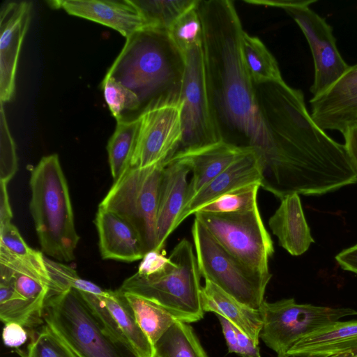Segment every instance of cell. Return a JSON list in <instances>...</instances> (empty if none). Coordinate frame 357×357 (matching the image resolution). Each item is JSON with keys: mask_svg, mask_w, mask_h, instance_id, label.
I'll return each mask as SVG.
<instances>
[{"mask_svg": "<svg viewBox=\"0 0 357 357\" xmlns=\"http://www.w3.org/2000/svg\"><path fill=\"white\" fill-rule=\"evenodd\" d=\"M197 9L203 31L206 86L217 132L221 141L254 149L262 162L271 151L272 142L243 61L244 30L234 2L199 0Z\"/></svg>", "mask_w": 357, "mask_h": 357, "instance_id": "cell-1", "label": "cell"}, {"mask_svg": "<svg viewBox=\"0 0 357 357\" xmlns=\"http://www.w3.org/2000/svg\"><path fill=\"white\" fill-rule=\"evenodd\" d=\"M43 320L77 357H140L99 295L73 287L50 294Z\"/></svg>", "mask_w": 357, "mask_h": 357, "instance_id": "cell-2", "label": "cell"}, {"mask_svg": "<svg viewBox=\"0 0 357 357\" xmlns=\"http://www.w3.org/2000/svg\"><path fill=\"white\" fill-rule=\"evenodd\" d=\"M185 68L167 31L147 27L126 38L106 75L132 91L143 109L158 99L181 96Z\"/></svg>", "mask_w": 357, "mask_h": 357, "instance_id": "cell-3", "label": "cell"}, {"mask_svg": "<svg viewBox=\"0 0 357 357\" xmlns=\"http://www.w3.org/2000/svg\"><path fill=\"white\" fill-rule=\"evenodd\" d=\"M29 185V209L43 253L57 261H73L79 236L57 154L40 159L31 171Z\"/></svg>", "mask_w": 357, "mask_h": 357, "instance_id": "cell-4", "label": "cell"}, {"mask_svg": "<svg viewBox=\"0 0 357 357\" xmlns=\"http://www.w3.org/2000/svg\"><path fill=\"white\" fill-rule=\"evenodd\" d=\"M255 89L269 135H279L328 163L354 170L344 144L312 120L302 91L284 81L255 84Z\"/></svg>", "mask_w": 357, "mask_h": 357, "instance_id": "cell-5", "label": "cell"}, {"mask_svg": "<svg viewBox=\"0 0 357 357\" xmlns=\"http://www.w3.org/2000/svg\"><path fill=\"white\" fill-rule=\"evenodd\" d=\"M167 267L159 273H136L119 289L147 298L169 312L176 320L193 323L204 317L201 303V275L190 242L183 238L174 248Z\"/></svg>", "mask_w": 357, "mask_h": 357, "instance_id": "cell-6", "label": "cell"}, {"mask_svg": "<svg viewBox=\"0 0 357 357\" xmlns=\"http://www.w3.org/2000/svg\"><path fill=\"white\" fill-rule=\"evenodd\" d=\"M191 232L201 276L242 303L259 310L272 275L257 272L233 256L196 218Z\"/></svg>", "mask_w": 357, "mask_h": 357, "instance_id": "cell-7", "label": "cell"}, {"mask_svg": "<svg viewBox=\"0 0 357 357\" xmlns=\"http://www.w3.org/2000/svg\"><path fill=\"white\" fill-rule=\"evenodd\" d=\"M165 165L130 166L110 188L99 207L129 222L138 232L146 252L156 248L160 183Z\"/></svg>", "mask_w": 357, "mask_h": 357, "instance_id": "cell-8", "label": "cell"}, {"mask_svg": "<svg viewBox=\"0 0 357 357\" xmlns=\"http://www.w3.org/2000/svg\"><path fill=\"white\" fill-rule=\"evenodd\" d=\"M194 215L233 256L257 272L271 274L268 261L274 253L273 242L258 206L235 213L197 211Z\"/></svg>", "mask_w": 357, "mask_h": 357, "instance_id": "cell-9", "label": "cell"}, {"mask_svg": "<svg viewBox=\"0 0 357 357\" xmlns=\"http://www.w3.org/2000/svg\"><path fill=\"white\" fill-rule=\"evenodd\" d=\"M315 0H245L250 4L283 9L298 25L310 48L314 76L312 97L325 92L348 70L336 45L332 26L315 13L310 5Z\"/></svg>", "mask_w": 357, "mask_h": 357, "instance_id": "cell-10", "label": "cell"}, {"mask_svg": "<svg viewBox=\"0 0 357 357\" xmlns=\"http://www.w3.org/2000/svg\"><path fill=\"white\" fill-rule=\"evenodd\" d=\"M259 311L263 320L260 338L277 355L287 354L298 340L326 324L357 315L352 308L301 304L292 298L264 301Z\"/></svg>", "mask_w": 357, "mask_h": 357, "instance_id": "cell-11", "label": "cell"}, {"mask_svg": "<svg viewBox=\"0 0 357 357\" xmlns=\"http://www.w3.org/2000/svg\"><path fill=\"white\" fill-rule=\"evenodd\" d=\"M181 96L158 99L139 113V126L130 166L163 164L177 151L183 137Z\"/></svg>", "mask_w": 357, "mask_h": 357, "instance_id": "cell-12", "label": "cell"}, {"mask_svg": "<svg viewBox=\"0 0 357 357\" xmlns=\"http://www.w3.org/2000/svg\"><path fill=\"white\" fill-rule=\"evenodd\" d=\"M185 73L181 89L183 137L176 153L199 149L221 141L211 113L202 45L189 50L185 54Z\"/></svg>", "mask_w": 357, "mask_h": 357, "instance_id": "cell-13", "label": "cell"}, {"mask_svg": "<svg viewBox=\"0 0 357 357\" xmlns=\"http://www.w3.org/2000/svg\"><path fill=\"white\" fill-rule=\"evenodd\" d=\"M32 3L8 1L0 13V100H12L19 55L31 20Z\"/></svg>", "mask_w": 357, "mask_h": 357, "instance_id": "cell-14", "label": "cell"}, {"mask_svg": "<svg viewBox=\"0 0 357 357\" xmlns=\"http://www.w3.org/2000/svg\"><path fill=\"white\" fill-rule=\"evenodd\" d=\"M310 104L312 120L324 131L342 133L357 124V64L349 66L325 92L312 97Z\"/></svg>", "mask_w": 357, "mask_h": 357, "instance_id": "cell-15", "label": "cell"}, {"mask_svg": "<svg viewBox=\"0 0 357 357\" xmlns=\"http://www.w3.org/2000/svg\"><path fill=\"white\" fill-rule=\"evenodd\" d=\"M49 3L70 15L110 27L126 38L151 27L134 0H56Z\"/></svg>", "mask_w": 357, "mask_h": 357, "instance_id": "cell-16", "label": "cell"}, {"mask_svg": "<svg viewBox=\"0 0 357 357\" xmlns=\"http://www.w3.org/2000/svg\"><path fill=\"white\" fill-rule=\"evenodd\" d=\"M262 181V167L257 152L248 150L225 170L202 188L185 206L176 227L188 216L216 198L236 189Z\"/></svg>", "mask_w": 357, "mask_h": 357, "instance_id": "cell-17", "label": "cell"}, {"mask_svg": "<svg viewBox=\"0 0 357 357\" xmlns=\"http://www.w3.org/2000/svg\"><path fill=\"white\" fill-rule=\"evenodd\" d=\"M188 166L179 161L165 165L159 188L156 222V248L162 250L167 238L176 228L188 195Z\"/></svg>", "mask_w": 357, "mask_h": 357, "instance_id": "cell-18", "label": "cell"}, {"mask_svg": "<svg viewBox=\"0 0 357 357\" xmlns=\"http://www.w3.org/2000/svg\"><path fill=\"white\" fill-rule=\"evenodd\" d=\"M248 148L220 141L199 149L177 152L165 165L170 161H179L188 166L192 172L188 183L186 205L202 188Z\"/></svg>", "mask_w": 357, "mask_h": 357, "instance_id": "cell-19", "label": "cell"}, {"mask_svg": "<svg viewBox=\"0 0 357 357\" xmlns=\"http://www.w3.org/2000/svg\"><path fill=\"white\" fill-rule=\"evenodd\" d=\"M94 222L102 259L132 262L146 253L137 230L119 215L98 207Z\"/></svg>", "mask_w": 357, "mask_h": 357, "instance_id": "cell-20", "label": "cell"}, {"mask_svg": "<svg viewBox=\"0 0 357 357\" xmlns=\"http://www.w3.org/2000/svg\"><path fill=\"white\" fill-rule=\"evenodd\" d=\"M357 351V319L326 324L296 342L287 352L291 356L329 357Z\"/></svg>", "mask_w": 357, "mask_h": 357, "instance_id": "cell-21", "label": "cell"}, {"mask_svg": "<svg viewBox=\"0 0 357 357\" xmlns=\"http://www.w3.org/2000/svg\"><path fill=\"white\" fill-rule=\"evenodd\" d=\"M280 200V206L269 218L268 225L281 247L291 255H301L314 241L299 195L291 194Z\"/></svg>", "mask_w": 357, "mask_h": 357, "instance_id": "cell-22", "label": "cell"}, {"mask_svg": "<svg viewBox=\"0 0 357 357\" xmlns=\"http://www.w3.org/2000/svg\"><path fill=\"white\" fill-rule=\"evenodd\" d=\"M201 303L204 312L223 317L259 345L263 326L259 310L242 303L208 280L202 288Z\"/></svg>", "mask_w": 357, "mask_h": 357, "instance_id": "cell-23", "label": "cell"}, {"mask_svg": "<svg viewBox=\"0 0 357 357\" xmlns=\"http://www.w3.org/2000/svg\"><path fill=\"white\" fill-rule=\"evenodd\" d=\"M112 317L140 357H153L154 347L139 327L134 311L119 289L99 295Z\"/></svg>", "mask_w": 357, "mask_h": 357, "instance_id": "cell-24", "label": "cell"}, {"mask_svg": "<svg viewBox=\"0 0 357 357\" xmlns=\"http://www.w3.org/2000/svg\"><path fill=\"white\" fill-rule=\"evenodd\" d=\"M241 46L245 67L254 84L284 82L276 59L259 38L244 31Z\"/></svg>", "mask_w": 357, "mask_h": 357, "instance_id": "cell-25", "label": "cell"}, {"mask_svg": "<svg viewBox=\"0 0 357 357\" xmlns=\"http://www.w3.org/2000/svg\"><path fill=\"white\" fill-rule=\"evenodd\" d=\"M139 126V116L130 120L123 119L117 121L116 129L108 141V161L114 182L130 166Z\"/></svg>", "mask_w": 357, "mask_h": 357, "instance_id": "cell-26", "label": "cell"}, {"mask_svg": "<svg viewBox=\"0 0 357 357\" xmlns=\"http://www.w3.org/2000/svg\"><path fill=\"white\" fill-rule=\"evenodd\" d=\"M153 347L158 357H208L191 326L178 320Z\"/></svg>", "mask_w": 357, "mask_h": 357, "instance_id": "cell-27", "label": "cell"}, {"mask_svg": "<svg viewBox=\"0 0 357 357\" xmlns=\"http://www.w3.org/2000/svg\"><path fill=\"white\" fill-rule=\"evenodd\" d=\"M123 293L134 311L139 327L154 346L177 320L157 303L134 294Z\"/></svg>", "mask_w": 357, "mask_h": 357, "instance_id": "cell-28", "label": "cell"}, {"mask_svg": "<svg viewBox=\"0 0 357 357\" xmlns=\"http://www.w3.org/2000/svg\"><path fill=\"white\" fill-rule=\"evenodd\" d=\"M151 27L167 30L198 0H134Z\"/></svg>", "mask_w": 357, "mask_h": 357, "instance_id": "cell-29", "label": "cell"}, {"mask_svg": "<svg viewBox=\"0 0 357 357\" xmlns=\"http://www.w3.org/2000/svg\"><path fill=\"white\" fill-rule=\"evenodd\" d=\"M197 4L183 13L167 29L170 39L184 56L193 47L202 45V25Z\"/></svg>", "mask_w": 357, "mask_h": 357, "instance_id": "cell-30", "label": "cell"}, {"mask_svg": "<svg viewBox=\"0 0 357 357\" xmlns=\"http://www.w3.org/2000/svg\"><path fill=\"white\" fill-rule=\"evenodd\" d=\"M45 261L51 279L49 294L61 292L71 287L96 295L104 293L105 290L96 284L81 278L72 267L46 257Z\"/></svg>", "mask_w": 357, "mask_h": 357, "instance_id": "cell-31", "label": "cell"}, {"mask_svg": "<svg viewBox=\"0 0 357 357\" xmlns=\"http://www.w3.org/2000/svg\"><path fill=\"white\" fill-rule=\"evenodd\" d=\"M260 188L259 183H253L236 189L221 195L197 211L229 213L252 209L258 206L257 194Z\"/></svg>", "mask_w": 357, "mask_h": 357, "instance_id": "cell-32", "label": "cell"}, {"mask_svg": "<svg viewBox=\"0 0 357 357\" xmlns=\"http://www.w3.org/2000/svg\"><path fill=\"white\" fill-rule=\"evenodd\" d=\"M101 87L105 100L116 122L123 120L125 112L142 108L138 96L112 77L105 75Z\"/></svg>", "mask_w": 357, "mask_h": 357, "instance_id": "cell-33", "label": "cell"}, {"mask_svg": "<svg viewBox=\"0 0 357 357\" xmlns=\"http://www.w3.org/2000/svg\"><path fill=\"white\" fill-rule=\"evenodd\" d=\"M0 245L25 262L47 269L43 252L30 248L12 222L0 226Z\"/></svg>", "mask_w": 357, "mask_h": 357, "instance_id": "cell-34", "label": "cell"}, {"mask_svg": "<svg viewBox=\"0 0 357 357\" xmlns=\"http://www.w3.org/2000/svg\"><path fill=\"white\" fill-rule=\"evenodd\" d=\"M22 357H77L68 346L43 324L29 343Z\"/></svg>", "mask_w": 357, "mask_h": 357, "instance_id": "cell-35", "label": "cell"}, {"mask_svg": "<svg viewBox=\"0 0 357 357\" xmlns=\"http://www.w3.org/2000/svg\"><path fill=\"white\" fill-rule=\"evenodd\" d=\"M0 114V181L8 183L17 172V159L15 145L8 129L3 103L1 102Z\"/></svg>", "mask_w": 357, "mask_h": 357, "instance_id": "cell-36", "label": "cell"}, {"mask_svg": "<svg viewBox=\"0 0 357 357\" xmlns=\"http://www.w3.org/2000/svg\"><path fill=\"white\" fill-rule=\"evenodd\" d=\"M169 262V258L162 250H152L144 255L137 273L142 275H151L165 269Z\"/></svg>", "mask_w": 357, "mask_h": 357, "instance_id": "cell-37", "label": "cell"}, {"mask_svg": "<svg viewBox=\"0 0 357 357\" xmlns=\"http://www.w3.org/2000/svg\"><path fill=\"white\" fill-rule=\"evenodd\" d=\"M22 325L9 322L5 324L3 329V341L6 346L17 348L25 343L27 340V332Z\"/></svg>", "mask_w": 357, "mask_h": 357, "instance_id": "cell-38", "label": "cell"}, {"mask_svg": "<svg viewBox=\"0 0 357 357\" xmlns=\"http://www.w3.org/2000/svg\"><path fill=\"white\" fill-rule=\"evenodd\" d=\"M344 148L357 174V124L348 127L342 132Z\"/></svg>", "mask_w": 357, "mask_h": 357, "instance_id": "cell-39", "label": "cell"}, {"mask_svg": "<svg viewBox=\"0 0 357 357\" xmlns=\"http://www.w3.org/2000/svg\"><path fill=\"white\" fill-rule=\"evenodd\" d=\"M238 355L241 357H261L260 350L247 335L236 327Z\"/></svg>", "mask_w": 357, "mask_h": 357, "instance_id": "cell-40", "label": "cell"}, {"mask_svg": "<svg viewBox=\"0 0 357 357\" xmlns=\"http://www.w3.org/2000/svg\"><path fill=\"white\" fill-rule=\"evenodd\" d=\"M335 260L342 269L357 275V244L342 250Z\"/></svg>", "mask_w": 357, "mask_h": 357, "instance_id": "cell-41", "label": "cell"}, {"mask_svg": "<svg viewBox=\"0 0 357 357\" xmlns=\"http://www.w3.org/2000/svg\"><path fill=\"white\" fill-rule=\"evenodd\" d=\"M220 323L222 333L225 339L229 353L238 354L236 326L222 316L217 315Z\"/></svg>", "mask_w": 357, "mask_h": 357, "instance_id": "cell-42", "label": "cell"}, {"mask_svg": "<svg viewBox=\"0 0 357 357\" xmlns=\"http://www.w3.org/2000/svg\"><path fill=\"white\" fill-rule=\"evenodd\" d=\"M7 184L0 181V226L11 222L13 218Z\"/></svg>", "mask_w": 357, "mask_h": 357, "instance_id": "cell-43", "label": "cell"}, {"mask_svg": "<svg viewBox=\"0 0 357 357\" xmlns=\"http://www.w3.org/2000/svg\"><path fill=\"white\" fill-rule=\"evenodd\" d=\"M277 357H298V356H291L287 355V354H278L277 355ZM329 357H355L354 354H341V355H336Z\"/></svg>", "mask_w": 357, "mask_h": 357, "instance_id": "cell-44", "label": "cell"}, {"mask_svg": "<svg viewBox=\"0 0 357 357\" xmlns=\"http://www.w3.org/2000/svg\"><path fill=\"white\" fill-rule=\"evenodd\" d=\"M355 357H357V351L356 352L354 353Z\"/></svg>", "mask_w": 357, "mask_h": 357, "instance_id": "cell-45", "label": "cell"}, {"mask_svg": "<svg viewBox=\"0 0 357 357\" xmlns=\"http://www.w3.org/2000/svg\"><path fill=\"white\" fill-rule=\"evenodd\" d=\"M153 357H158L155 354L153 356Z\"/></svg>", "mask_w": 357, "mask_h": 357, "instance_id": "cell-46", "label": "cell"}]
</instances>
